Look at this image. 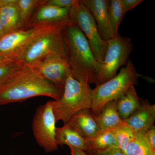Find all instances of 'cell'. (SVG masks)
I'll use <instances>...</instances> for the list:
<instances>
[{"instance_id": "obj_1", "label": "cell", "mask_w": 155, "mask_h": 155, "mask_svg": "<svg viewBox=\"0 0 155 155\" xmlns=\"http://www.w3.org/2000/svg\"><path fill=\"white\" fill-rule=\"evenodd\" d=\"M64 89L31 72L24 66L0 83V106L22 102L36 97L59 99Z\"/></svg>"}, {"instance_id": "obj_2", "label": "cell", "mask_w": 155, "mask_h": 155, "mask_svg": "<svg viewBox=\"0 0 155 155\" xmlns=\"http://www.w3.org/2000/svg\"><path fill=\"white\" fill-rule=\"evenodd\" d=\"M63 35L72 76L81 83L98 85L99 63L95 58L86 38L70 21L64 25Z\"/></svg>"}, {"instance_id": "obj_3", "label": "cell", "mask_w": 155, "mask_h": 155, "mask_svg": "<svg viewBox=\"0 0 155 155\" xmlns=\"http://www.w3.org/2000/svg\"><path fill=\"white\" fill-rule=\"evenodd\" d=\"M56 121L67 124L71 118L81 110L91 109L92 89L88 84L81 83L71 73L67 77L64 92L59 99L51 101Z\"/></svg>"}, {"instance_id": "obj_4", "label": "cell", "mask_w": 155, "mask_h": 155, "mask_svg": "<svg viewBox=\"0 0 155 155\" xmlns=\"http://www.w3.org/2000/svg\"><path fill=\"white\" fill-rule=\"evenodd\" d=\"M138 74L129 59L119 74L92 89L91 110L94 115L98 114L107 103L117 100L125 94L131 86L138 84Z\"/></svg>"}, {"instance_id": "obj_5", "label": "cell", "mask_w": 155, "mask_h": 155, "mask_svg": "<svg viewBox=\"0 0 155 155\" xmlns=\"http://www.w3.org/2000/svg\"><path fill=\"white\" fill-rule=\"evenodd\" d=\"M69 22L40 23L5 35L0 38V61L18 62L20 57L39 37Z\"/></svg>"}, {"instance_id": "obj_6", "label": "cell", "mask_w": 155, "mask_h": 155, "mask_svg": "<svg viewBox=\"0 0 155 155\" xmlns=\"http://www.w3.org/2000/svg\"><path fill=\"white\" fill-rule=\"evenodd\" d=\"M69 17L70 22L76 25L86 38L97 61L102 64L107 43L102 38L94 19L81 0H76L70 8Z\"/></svg>"}, {"instance_id": "obj_7", "label": "cell", "mask_w": 155, "mask_h": 155, "mask_svg": "<svg viewBox=\"0 0 155 155\" xmlns=\"http://www.w3.org/2000/svg\"><path fill=\"white\" fill-rule=\"evenodd\" d=\"M67 23L39 37L20 57L18 62L24 66H28L49 56L67 58L63 35L64 26Z\"/></svg>"}, {"instance_id": "obj_8", "label": "cell", "mask_w": 155, "mask_h": 155, "mask_svg": "<svg viewBox=\"0 0 155 155\" xmlns=\"http://www.w3.org/2000/svg\"><path fill=\"white\" fill-rule=\"evenodd\" d=\"M107 48L104 61L98 69L99 84L104 83L116 76L117 71L125 65L133 49L131 39L119 33L107 41Z\"/></svg>"}, {"instance_id": "obj_9", "label": "cell", "mask_w": 155, "mask_h": 155, "mask_svg": "<svg viewBox=\"0 0 155 155\" xmlns=\"http://www.w3.org/2000/svg\"><path fill=\"white\" fill-rule=\"evenodd\" d=\"M56 122L51 101L37 108L32 120V131L38 144L47 153L58 149L55 138Z\"/></svg>"}, {"instance_id": "obj_10", "label": "cell", "mask_w": 155, "mask_h": 155, "mask_svg": "<svg viewBox=\"0 0 155 155\" xmlns=\"http://www.w3.org/2000/svg\"><path fill=\"white\" fill-rule=\"evenodd\" d=\"M25 66L31 72L61 87H64L68 75L71 73L67 58L60 56H48Z\"/></svg>"}, {"instance_id": "obj_11", "label": "cell", "mask_w": 155, "mask_h": 155, "mask_svg": "<svg viewBox=\"0 0 155 155\" xmlns=\"http://www.w3.org/2000/svg\"><path fill=\"white\" fill-rule=\"evenodd\" d=\"M94 19L102 38L107 41L116 35L108 14V0H81Z\"/></svg>"}, {"instance_id": "obj_12", "label": "cell", "mask_w": 155, "mask_h": 155, "mask_svg": "<svg viewBox=\"0 0 155 155\" xmlns=\"http://www.w3.org/2000/svg\"><path fill=\"white\" fill-rule=\"evenodd\" d=\"M31 17L28 28L42 23H58L69 21L70 8H60L55 6L43 5Z\"/></svg>"}, {"instance_id": "obj_13", "label": "cell", "mask_w": 155, "mask_h": 155, "mask_svg": "<svg viewBox=\"0 0 155 155\" xmlns=\"http://www.w3.org/2000/svg\"><path fill=\"white\" fill-rule=\"evenodd\" d=\"M141 103L140 107L124 121L135 132L148 130L155 122V104H151L147 100L141 99Z\"/></svg>"}, {"instance_id": "obj_14", "label": "cell", "mask_w": 155, "mask_h": 155, "mask_svg": "<svg viewBox=\"0 0 155 155\" xmlns=\"http://www.w3.org/2000/svg\"><path fill=\"white\" fill-rule=\"evenodd\" d=\"M67 124L84 139L91 137L101 130L91 109L79 111L72 116Z\"/></svg>"}, {"instance_id": "obj_15", "label": "cell", "mask_w": 155, "mask_h": 155, "mask_svg": "<svg viewBox=\"0 0 155 155\" xmlns=\"http://www.w3.org/2000/svg\"><path fill=\"white\" fill-rule=\"evenodd\" d=\"M18 0H0V21L5 34L19 30Z\"/></svg>"}, {"instance_id": "obj_16", "label": "cell", "mask_w": 155, "mask_h": 155, "mask_svg": "<svg viewBox=\"0 0 155 155\" xmlns=\"http://www.w3.org/2000/svg\"><path fill=\"white\" fill-rule=\"evenodd\" d=\"M116 103V100H115L107 103L99 113L94 116L101 130L114 129L125 124L119 116Z\"/></svg>"}, {"instance_id": "obj_17", "label": "cell", "mask_w": 155, "mask_h": 155, "mask_svg": "<svg viewBox=\"0 0 155 155\" xmlns=\"http://www.w3.org/2000/svg\"><path fill=\"white\" fill-rule=\"evenodd\" d=\"M141 99L134 86H131L122 96L116 100V108L120 118L125 121L140 107Z\"/></svg>"}, {"instance_id": "obj_18", "label": "cell", "mask_w": 155, "mask_h": 155, "mask_svg": "<svg viewBox=\"0 0 155 155\" xmlns=\"http://www.w3.org/2000/svg\"><path fill=\"white\" fill-rule=\"evenodd\" d=\"M84 145L85 152L88 153L117 146L113 129L100 130L94 135L84 139Z\"/></svg>"}, {"instance_id": "obj_19", "label": "cell", "mask_w": 155, "mask_h": 155, "mask_svg": "<svg viewBox=\"0 0 155 155\" xmlns=\"http://www.w3.org/2000/svg\"><path fill=\"white\" fill-rule=\"evenodd\" d=\"M55 138L58 146L67 145L85 151L84 139L68 124L57 127Z\"/></svg>"}, {"instance_id": "obj_20", "label": "cell", "mask_w": 155, "mask_h": 155, "mask_svg": "<svg viewBox=\"0 0 155 155\" xmlns=\"http://www.w3.org/2000/svg\"><path fill=\"white\" fill-rule=\"evenodd\" d=\"M46 0H18L20 29L28 28L32 13L36 8L44 5Z\"/></svg>"}, {"instance_id": "obj_21", "label": "cell", "mask_w": 155, "mask_h": 155, "mask_svg": "<svg viewBox=\"0 0 155 155\" xmlns=\"http://www.w3.org/2000/svg\"><path fill=\"white\" fill-rule=\"evenodd\" d=\"M145 131H136L124 152L127 155H150V150Z\"/></svg>"}, {"instance_id": "obj_22", "label": "cell", "mask_w": 155, "mask_h": 155, "mask_svg": "<svg viewBox=\"0 0 155 155\" xmlns=\"http://www.w3.org/2000/svg\"><path fill=\"white\" fill-rule=\"evenodd\" d=\"M108 14L111 25L115 34H118V30L125 13L121 0H111L108 7Z\"/></svg>"}, {"instance_id": "obj_23", "label": "cell", "mask_w": 155, "mask_h": 155, "mask_svg": "<svg viewBox=\"0 0 155 155\" xmlns=\"http://www.w3.org/2000/svg\"><path fill=\"white\" fill-rule=\"evenodd\" d=\"M113 130L117 147L124 152L127 145L133 138L135 131L125 123Z\"/></svg>"}, {"instance_id": "obj_24", "label": "cell", "mask_w": 155, "mask_h": 155, "mask_svg": "<svg viewBox=\"0 0 155 155\" xmlns=\"http://www.w3.org/2000/svg\"><path fill=\"white\" fill-rule=\"evenodd\" d=\"M21 62H11L0 61V83L11 74L23 67Z\"/></svg>"}, {"instance_id": "obj_25", "label": "cell", "mask_w": 155, "mask_h": 155, "mask_svg": "<svg viewBox=\"0 0 155 155\" xmlns=\"http://www.w3.org/2000/svg\"><path fill=\"white\" fill-rule=\"evenodd\" d=\"M90 155H127L117 146L89 153Z\"/></svg>"}, {"instance_id": "obj_26", "label": "cell", "mask_w": 155, "mask_h": 155, "mask_svg": "<svg viewBox=\"0 0 155 155\" xmlns=\"http://www.w3.org/2000/svg\"><path fill=\"white\" fill-rule=\"evenodd\" d=\"M76 0H46L45 5L60 8H70Z\"/></svg>"}, {"instance_id": "obj_27", "label": "cell", "mask_w": 155, "mask_h": 155, "mask_svg": "<svg viewBox=\"0 0 155 155\" xmlns=\"http://www.w3.org/2000/svg\"><path fill=\"white\" fill-rule=\"evenodd\" d=\"M146 139L150 150L155 151V127L154 125L146 130L145 132Z\"/></svg>"}, {"instance_id": "obj_28", "label": "cell", "mask_w": 155, "mask_h": 155, "mask_svg": "<svg viewBox=\"0 0 155 155\" xmlns=\"http://www.w3.org/2000/svg\"><path fill=\"white\" fill-rule=\"evenodd\" d=\"M125 13L132 10L143 2L142 0H121Z\"/></svg>"}, {"instance_id": "obj_29", "label": "cell", "mask_w": 155, "mask_h": 155, "mask_svg": "<svg viewBox=\"0 0 155 155\" xmlns=\"http://www.w3.org/2000/svg\"><path fill=\"white\" fill-rule=\"evenodd\" d=\"M71 152V155H90L87 154L85 151L80 149L69 147Z\"/></svg>"}, {"instance_id": "obj_30", "label": "cell", "mask_w": 155, "mask_h": 155, "mask_svg": "<svg viewBox=\"0 0 155 155\" xmlns=\"http://www.w3.org/2000/svg\"><path fill=\"white\" fill-rule=\"evenodd\" d=\"M5 35V32H4L2 25L1 21H0V38H2Z\"/></svg>"}, {"instance_id": "obj_31", "label": "cell", "mask_w": 155, "mask_h": 155, "mask_svg": "<svg viewBox=\"0 0 155 155\" xmlns=\"http://www.w3.org/2000/svg\"><path fill=\"white\" fill-rule=\"evenodd\" d=\"M150 155H155V151L150 150Z\"/></svg>"}]
</instances>
